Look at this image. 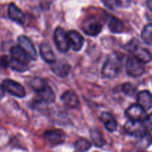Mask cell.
Returning <instances> with one entry per match:
<instances>
[{
  "label": "cell",
  "instance_id": "cell-1",
  "mask_svg": "<svg viewBox=\"0 0 152 152\" xmlns=\"http://www.w3.org/2000/svg\"><path fill=\"white\" fill-rule=\"evenodd\" d=\"M29 84L42 101L46 103H52L54 102L56 98L54 92L44 79L34 77L30 81Z\"/></svg>",
  "mask_w": 152,
  "mask_h": 152
},
{
  "label": "cell",
  "instance_id": "cell-2",
  "mask_svg": "<svg viewBox=\"0 0 152 152\" xmlns=\"http://www.w3.org/2000/svg\"><path fill=\"white\" fill-rule=\"evenodd\" d=\"M122 59L120 54L112 53L107 59L102 69V75L107 78H115L120 74L122 68Z\"/></svg>",
  "mask_w": 152,
  "mask_h": 152
},
{
  "label": "cell",
  "instance_id": "cell-3",
  "mask_svg": "<svg viewBox=\"0 0 152 152\" xmlns=\"http://www.w3.org/2000/svg\"><path fill=\"white\" fill-rule=\"evenodd\" d=\"M126 48L130 51V53H132L135 58L141 61L142 63H148L152 60V56L149 51L145 48L140 47L139 43L136 40L130 42L126 46Z\"/></svg>",
  "mask_w": 152,
  "mask_h": 152
},
{
  "label": "cell",
  "instance_id": "cell-4",
  "mask_svg": "<svg viewBox=\"0 0 152 152\" xmlns=\"http://www.w3.org/2000/svg\"><path fill=\"white\" fill-rule=\"evenodd\" d=\"M102 29V23L96 16H89L83 22L82 30L86 35L91 37L97 36Z\"/></svg>",
  "mask_w": 152,
  "mask_h": 152
},
{
  "label": "cell",
  "instance_id": "cell-5",
  "mask_svg": "<svg viewBox=\"0 0 152 152\" xmlns=\"http://www.w3.org/2000/svg\"><path fill=\"white\" fill-rule=\"evenodd\" d=\"M53 40L58 50L62 53H66L71 48L68 33L65 32V30L61 27H58L55 29Z\"/></svg>",
  "mask_w": 152,
  "mask_h": 152
},
{
  "label": "cell",
  "instance_id": "cell-6",
  "mask_svg": "<svg viewBox=\"0 0 152 152\" xmlns=\"http://www.w3.org/2000/svg\"><path fill=\"white\" fill-rule=\"evenodd\" d=\"M124 130L129 135L141 138L148 133V130L142 121H135L129 120L124 126Z\"/></svg>",
  "mask_w": 152,
  "mask_h": 152
},
{
  "label": "cell",
  "instance_id": "cell-7",
  "mask_svg": "<svg viewBox=\"0 0 152 152\" xmlns=\"http://www.w3.org/2000/svg\"><path fill=\"white\" fill-rule=\"evenodd\" d=\"M1 90L19 98H23L26 94L25 88L22 85L14 80H9V79H6L2 81Z\"/></svg>",
  "mask_w": 152,
  "mask_h": 152
},
{
  "label": "cell",
  "instance_id": "cell-8",
  "mask_svg": "<svg viewBox=\"0 0 152 152\" xmlns=\"http://www.w3.org/2000/svg\"><path fill=\"white\" fill-rule=\"evenodd\" d=\"M126 72L132 77H139L145 73L144 63L137 58H128L126 62Z\"/></svg>",
  "mask_w": 152,
  "mask_h": 152
},
{
  "label": "cell",
  "instance_id": "cell-9",
  "mask_svg": "<svg viewBox=\"0 0 152 152\" xmlns=\"http://www.w3.org/2000/svg\"><path fill=\"white\" fill-rule=\"evenodd\" d=\"M17 41L19 43V46H20L23 49L24 51L28 54L30 59L33 61L36 60L37 58V50H36L34 44L31 41V39L26 36L21 35L18 37Z\"/></svg>",
  "mask_w": 152,
  "mask_h": 152
},
{
  "label": "cell",
  "instance_id": "cell-10",
  "mask_svg": "<svg viewBox=\"0 0 152 152\" xmlns=\"http://www.w3.org/2000/svg\"><path fill=\"white\" fill-rule=\"evenodd\" d=\"M44 137L49 144L56 145L63 143L65 140V134L59 129H53L46 131L44 134Z\"/></svg>",
  "mask_w": 152,
  "mask_h": 152
},
{
  "label": "cell",
  "instance_id": "cell-11",
  "mask_svg": "<svg viewBox=\"0 0 152 152\" xmlns=\"http://www.w3.org/2000/svg\"><path fill=\"white\" fill-rule=\"evenodd\" d=\"M126 116L131 120L142 121L145 117V110L139 104H133L126 109Z\"/></svg>",
  "mask_w": 152,
  "mask_h": 152
},
{
  "label": "cell",
  "instance_id": "cell-12",
  "mask_svg": "<svg viewBox=\"0 0 152 152\" xmlns=\"http://www.w3.org/2000/svg\"><path fill=\"white\" fill-rule=\"evenodd\" d=\"M68 36L71 49L74 51H80L84 45V37L80 33L74 30L70 31L68 33Z\"/></svg>",
  "mask_w": 152,
  "mask_h": 152
},
{
  "label": "cell",
  "instance_id": "cell-13",
  "mask_svg": "<svg viewBox=\"0 0 152 152\" xmlns=\"http://www.w3.org/2000/svg\"><path fill=\"white\" fill-rule=\"evenodd\" d=\"M7 14L10 19L16 23L22 25L25 22V14L14 3H10L9 4L8 8H7Z\"/></svg>",
  "mask_w": 152,
  "mask_h": 152
},
{
  "label": "cell",
  "instance_id": "cell-14",
  "mask_svg": "<svg viewBox=\"0 0 152 152\" xmlns=\"http://www.w3.org/2000/svg\"><path fill=\"white\" fill-rule=\"evenodd\" d=\"M62 102L70 108H77L80 105V99L74 92L67 91L61 96Z\"/></svg>",
  "mask_w": 152,
  "mask_h": 152
},
{
  "label": "cell",
  "instance_id": "cell-15",
  "mask_svg": "<svg viewBox=\"0 0 152 152\" xmlns=\"http://www.w3.org/2000/svg\"><path fill=\"white\" fill-rule=\"evenodd\" d=\"M40 55L45 62L53 64L56 62V56L53 49L48 43H42L39 47Z\"/></svg>",
  "mask_w": 152,
  "mask_h": 152
},
{
  "label": "cell",
  "instance_id": "cell-16",
  "mask_svg": "<svg viewBox=\"0 0 152 152\" xmlns=\"http://www.w3.org/2000/svg\"><path fill=\"white\" fill-rule=\"evenodd\" d=\"M106 20L108 28L112 33L120 34L124 31V25H123V22L118 18L107 14Z\"/></svg>",
  "mask_w": 152,
  "mask_h": 152
},
{
  "label": "cell",
  "instance_id": "cell-17",
  "mask_svg": "<svg viewBox=\"0 0 152 152\" xmlns=\"http://www.w3.org/2000/svg\"><path fill=\"white\" fill-rule=\"evenodd\" d=\"M137 101L145 111L152 108V94L148 91L145 90L139 92L137 95Z\"/></svg>",
  "mask_w": 152,
  "mask_h": 152
},
{
  "label": "cell",
  "instance_id": "cell-18",
  "mask_svg": "<svg viewBox=\"0 0 152 152\" xmlns=\"http://www.w3.org/2000/svg\"><path fill=\"white\" fill-rule=\"evenodd\" d=\"M100 120L105 126V128L109 132H114L117 129V120L110 113L103 112L100 115Z\"/></svg>",
  "mask_w": 152,
  "mask_h": 152
},
{
  "label": "cell",
  "instance_id": "cell-19",
  "mask_svg": "<svg viewBox=\"0 0 152 152\" xmlns=\"http://www.w3.org/2000/svg\"><path fill=\"white\" fill-rule=\"evenodd\" d=\"M52 71L55 74L60 77H65L69 74L71 71V66L68 63L62 62H55L51 64Z\"/></svg>",
  "mask_w": 152,
  "mask_h": 152
},
{
  "label": "cell",
  "instance_id": "cell-20",
  "mask_svg": "<svg viewBox=\"0 0 152 152\" xmlns=\"http://www.w3.org/2000/svg\"><path fill=\"white\" fill-rule=\"evenodd\" d=\"M10 53L12 58L17 59V60L20 61V62H23L26 65H28L29 63V61L31 60L28 54L24 51V50L20 46H13V47H12L10 49Z\"/></svg>",
  "mask_w": 152,
  "mask_h": 152
},
{
  "label": "cell",
  "instance_id": "cell-21",
  "mask_svg": "<svg viewBox=\"0 0 152 152\" xmlns=\"http://www.w3.org/2000/svg\"><path fill=\"white\" fill-rule=\"evenodd\" d=\"M90 134L94 144L96 147L101 148L105 145V140H104L103 136L97 129H92L90 131Z\"/></svg>",
  "mask_w": 152,
  "mask_h": 152
},
{
  "label": "cell",
  "instance_id": "cell-22",
  "mask_svg": "<svg viewBox=\"0 0 152 152\" xmlns=\"http://www.w3.org/2000/svg\"><path fill=\"white\" fill-rule=\"evenodd\" d=\"M74 147L77 152H86L91 148V143L85 138H80L76 141Z\"/></svg>",
  "mask_w": 152,
  "mask_h": 152
},
{
  "label": "cell",
  "instance_id": "cell-23",
  "mask_svg": "<svg viewBox=\"0 0 152 152\" xmlns=\"http://www.w3.org/2000/svg\"><path fill=\"white\" fill-rule=\"evenodd\" d=\"M141 38L144 42L152 46V24H148L144 27L141 33Z\"/></svg>",
  "mask_w": 152,
  "mask_h": 152
},
{
  "label": "cell",
  "instance_id": "cell-24",
  "mask_svg": "<svg viewBox=\"0 0 152 152\" xmlns=\"http://www.w3.org/2000/svg\"><path fill=\"white\" fill-rule=\"evenodd\" d=\"M9 67H10L12 70L18 72H24L28 69V65L20 62V61L15 59L13 58L10 59V63H9Z\"/></svg>",
  "mask_w": 152,
  "mask_h": 152
},
{
  "label": "cell",
  "instance_id": "cell-25",
  "mask_svg": "<svg viewBox=\"0 0 152 152\" xmlns=\"http://www.w3.org/2000/svg\"><path fill=\"white\" fill-rule=\"evenodd\" d=\"M102 2L111 10H115L123 6V0H102Z\"/></svg>",
  "mask_w": 152,
  "mask_h": 152
},
{
  "label": "cell",
  "instance_id": "cell-26",
  "mask_svg": "<svg viewBox=\"0 0 152 152\" xmlns=\"http://www.w3.org/2000/svg\"><path fill=\"white\" fill-rule=\"evenodd\" d=\"M122 91L126 95L133 96L137 93V88L131 83H125L122 86Z\"/></svg>",
  "mask_w": 152,
  "mask_h": 152
},
{
  "label": "cell",
  "instance_id": "cell-27",
  "mask_svg": "<svg viewBox=\"0 0 152 152\" xmlns=\"http://www.w3.org/2000/svg\"><path fill=\"white\" fill-rule=\"evenodd\" d=\"M142 122L147 130L152 131V113L148 114V116H145V117Z\"/></svg>",
  "mask_w": 152,
  "mask_h": 152
},
{
  "label": "cell",
  "instance_id": "cell-28",
  "mask_svg": "<svg viewBox=\"0 0 152 152\" xmlns=\"http://www.w3.org/2000/svg\"><path fill=\"white\" fill-rule=\"evenodd\" d=\"M9 63H10V59H8V56H1V66L7 68V67H9Z\"/></svg>",
  "mask_w": 152,
  "mask_h": 152
},
{
  "label": "cell",
  "instance_id": "cell-29",
  "mask_svg": "<svg viewBox=\"0 0 152 152\" xmlns=\"http://www.w3.org/2000/svg\"><path fill=\"white\" fill-rule=\"evenodd\" d=\"M146 4L147 7H148V9L152 12V0H147Z\"/></svg>",
  "mask_w": 152,
  "mask_h": 152
},
{
  "label": "cell",
  "instance_id": "cell-30",
  "mask_svg": "<svg viewBox=\"0 0 152 152\" xmlns=\"http://www.w3.org/2000/svg\"><path fill=\"white\" fill-rule=\"evenodd\" d=\"M138 152H146V151H138Z\"/></svg>",
  "mask_w": 152,
  "mask_h": 152
}]
</instances>
